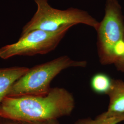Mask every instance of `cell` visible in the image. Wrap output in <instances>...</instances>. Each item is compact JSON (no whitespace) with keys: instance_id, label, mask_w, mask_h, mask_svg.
I'll return each mask as SVG.
<instances>
[{"instance_id":"obj_1","label":"cell","mask_w":124,"mask_h":124,"mask_svg":"<svg viewBox=\"0 0 124 124\" xmlns=\"http://www.w3.org/2000/svg\"><path fill=\"white\" fill-rule=\"evenodd\" d=\"M75 107L70 93L55 87L46 95L6 97L0 104V117L20 122L57 120L70 115Z\"/></svg>"},{"instance_id":"obj_2","label":"cell","mask_w":124,"mask_h":124,"mask_svg":"<svg viewBox=\"0 0 124 124\" xmlns=\"http://www.w3.org/2000/svg\"><path fill=\"white\" fill-rule=\"evenodd\" d=\"M86 65L85 61L74 60L65 55L29 68L14 83L6 97L46 95L51 89V82L61 71L71 67L84 68Z\"/></svg>"},{"instance_id":"obj_3","label":"cell","mask_w":124,"mask_h":124,"mask_svg":"<svg viewBox=\"0 0 124 124\" xmlns=\"http://www.w3.org/2000/svg\"><path fill=\"white\" fill-rule=\"evenodd\" d=\"M37 10L31 19L23 27L21 35L39 30L57 31L66 25L82 24L97 30L99 22L88 12L77 8H70L65 10L54 8L48 0H34Z\"/></svg>"},{"instance_id":"obj_4","label":"cell","mask_w":124,"mask_h":124,"mask_svg":"<svg viewBox=\"0 0 124 124\" xmlns=\"http://www.w3.org/2000/svg\"><path fill=\"white\" fill-rule=\"evenodd\" d=\"M105 15L96 31L98 56L103 64L115 63L116 46L124 41V17L117 0H107Z\"/></svg>"},{"instance_id":"obj_5","label":"cell","mask_w":124,"mask_h":124,"mask_svg":"<svg viewBox=\"0 0 124 124\" xmlns=\"http://www.w3.org/2000/svg\"><path fill=\"white\" fill-rule=\"evenodd\" d=\"M73 26L66 25L53 32L36 30L21 35L16 42L0 48V58L8 59L16 56H32L49 53L58 46Z\"/></svg>"},{"instance_id":"obj_6","label":"cell","mask_w":124,"mask_h":124,"mask_svg":"<svg viewBox=\"0 0 124 124\" xmlns=\"http://www.w3.org/2000/svg\"><path fill=\"white\" fill-rule=\"evenodd\" d=\"M109 98L108 108L97 116L105 119L124 113V82L120 80H112L111 87L107 93Z\"/></svg>"},{"instance_id":"obj_7","label":"cell","mask_w":124,"mask_h":124,"mask_svg":"<svg viewBox=\"0 0 124 124\" xmlns=\"http://www.w3.org/2000/svg\"><path fill=\"white\" fill-rule=\"evenodd\" d=\"M29 69L26 67L19 66L0 68V104L14 83Z\"/></svg>"},{"instance_id":"obj_8","label":"cell","mask_w":124,"mask_h":124,"mask_svg":"<svg viewBox=\"0 0 124 124\" xmlns=\"http://www.w3.org/2000/svg\"><path fill=\"white\" fill-rule=\"evenodd\" d=\"M112 80L104 74H98L93 77L91 80V86L96 93L107 94L111 87Z\"/></svg>"},{"instance_id":"obj_9","label":"cell","mask_w":124,"mask_h":124,"mask_svg":"<svg viewBox=\"0 0 124 124\" xmlns=\"http://www.w3.org/2000/svg\"><path fill=\"white\" fill-rule=\"evenodd\" d=\"M124 121V113L105 119L90 118L83 119L78 120L75 124H118Z\"/></svg>"},{"instance_id":"obj_10","label":"cell","mask_w":124,"mask_h":124,"mask_svg":"<svg viewBox=\"0 0 124 124\" xmlns=\"http://www.w3.org/2000/svg\"><path fill=\"white\" fill-rule=\"evenodd\" d=\"M22 124H59L58 120H50L42 121H35L29 122H21Z\"/></svg>"},{"instance_id":"obj_11","label":"cell","mask_w":124,"mask_h":124,"mask_svg":"<svg viewBox=\"0 0 124 124\" xmlns=\"http://www.w3.org/2000/svg\"><path fill=\"white\" fill-rule=\"evenodd\" d=\"M118 71L124 72V55L114 63Z\"/></svg>"},{"instance_id":"obj_12","label":"cell","mask_w":124,"mask_h":124,"mask_svg":"<svg viewBox=\"0 0 124 124\" xmlns=\"http://www.w3.org/2000/svg\"><path fill=\"white\" fill-rule=\"evenodd\" d=\"M3 119L4 120L0 122V124H22L21 122L13 120L5 119Z\"/></svg>"},{"instance_id":"obj_13","label":"cell","mask_w":124,"mask_h":124,"mask_svg":"<svg viewBox=\"0 0 124 124\" xmlns=\"http://www.w3.org/2000/svg\"><path fill=\"white\" fill-rule=\"evenodd\" d=\"M0 119H1V118L0 117Z\"/></svg>"}]
</instances>
